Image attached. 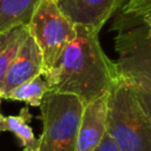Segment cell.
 <instances>
[{"instance_id":"cell-17","label":"cell","mask_w":151,"mask_h":151,"mask_svg":"<svg viewBox=\"0 0 151 151\" xmlns=\"http://www.w3.org/2000/svg\"><path fill=\"white\" fill-rule=\"evenodd\" d=\"M1 99H2V96H1V92H0V104H1Z\"/></svg>"},{"instance_id":"cell-5","label":"cell","mask_w":151,"mask_h":151,"mask_svg":"<svg viewBox=\"0 0 151 151\" xmlns=\"http://www.w3.org/2000/svg\"><path fill=\"white\" fill-rule=\"evenodd\" d=\"M44 63L42 73L51 70L76 35V25L65 15L57 0H40L27 25Z\"/></svg>"},{"instance_id":"cell-12","label":"cell","mask_w":151,"mask_h":151,"mask_svg":"<svg viewBox=\"0 0 151 151\" xmlns=\"http://www.w3.org/2000/svg\"><path fill=\"white\" fill-rule=\"evenodd\" d=\"M48 84L42 74L34 77L33 79L13 88L5 99L25 101L31 106H40L41 100L46 92H48Z\"/></svg>"},{"instance_id":"cell-2","label":"cell","mask_w":151,"mask_h":151,"mask_svg":"<svg viewBox=\"0 0 151 151\" xmlns=\"http://www.w3.org/2000/svg\"><path fill=\"white\" fill-rule=\"evenodd\" d=\"M106 132L119 151H151V122L133 87L119 77L107 92Z\"/></svg>"},{"instance_id":"cell-4","label":"cell","mask_w":151,"mask_h":151,"mask_svg":"<svg viewBox=\"0 0 151 151\" xmlns=\"http://www.w3.org/2000/svg\"><path fill=\"white\" fill-rule=\"evenodd\" d=\"M39 107L42 131L38 151H77L83 100L74 94L48 91Z\"/></svg>"},{"instance_id":"cell-10","label":"cell","mask_w":151,"mask_h":151,"mask_svg":"<svg viewBox=\"0 0 151 151\" xmlns=\"http://www.w3.org/2000/svg\"><path fill=\"white\" fill-rule=\"evenodd\" d=\"M32 114L28 107H22L18 116H2L0 113V133L12 132L21 143L22 151L38 150V139L35 138L29 122Z\"/></svg>"},{"instance_id":"cell-14","label":"cell","mask_w":151,"mask_h":151,"mask_svg":"<svg viewBox=\"0 0 151 151\" xmlns=\"http://www.w3.org/2000/svg\"><path fill=\"white\" fill-rule=\"evenodd\" d=\"M134 93L136 97L140 104V106L143 107V110L145 111V113L147 114L150 122H151V92L144 91V90H139V88H134Z\"/></svg>"},{"instance_id":"cell-15","label":"cell","mask_w":151,"mask_h":151,"mask_svg":"<svg viewBox=\"0 0 151 151\" xmlns=\"http://www.w3.org/2000/svg\"><path fill=\"white\" fill-rule=\"evenodd\" d=\"M93 151H119V149L116 145V143L112 140V138L106 132V134L104 136V138L101 139L99 145Z\"/></svg>"},{"instance_id":"cell-11","label":"cell","mask_w":151,"mask_h":151,"mask_svg":"<svg viewBox=\"0 0 151 151\" xmlns=\"http://www.w3.org/2000/svg\"><path fill=\"white\" fill-rule=\"evenodd\" d=\"M27 34V26H18L0 33V91L6 73Z\"/></svg>"},{"instance_id":"cell-13","label":"cell","mask_w":151,"mask_h":151,"mask_svg":"<svg viewBox=\"0 0 151 151\" xmlns=\"http://www.w3.org/2000/svg\"><path fill=\"white\" fill-rule=\"evenodd\" d=\"M150 14L151 0H126L118 17L125 20H140Z\"/></svg>"},{"instance_id":"cell-1","label":"cell","mask_w":151,"mask_h":151,"mask_svg":"<svg viewBox=\"0 0 151 151\" xmlns=\"http://www.w3.org/2000/svg\"><path fill=\"white\" fill-rule=\"evenodd\" d=\"M98 34L76 25V35L55 65L41 73L50 91L74 94L84 105L107 94L117 74L114 63L104 53Z\"/></svg>"},{"instance_id":"cell-9","label":"cell","mask_w":151,"mask_h":151,"mask_svg":"<svg viewBox=\"0 0 151 151\" xmlns=\"http://www.w3.org/2000/svg\"><path fill=\"white\" fill-rule=\"evenodd\" d=\"M40 0H0V33L27 26Z\"/></svg>"},{"instance_id":"cell-18","label":"cell","mask_w":151,"mask_h":151,"mask_svg":"<svg viewBox=\"0 0 151 151\" xmlns=\"http://www.w3.org/2000/svg\"><path fill=\"white\" fill-rule=\"evenodd\" d=\"M32 151H38V150H32Z\"/></svg>"},{"instance_id":"cell-8","label":"cell","mask_w":151,"mask_h":151,"mask_svg":"<svg viewBox=\"0 0 151 151\" xmlns=\"http://www.w3.org/2000/svg\"><path fill=\"white\" fill-rule=\"evenodd\" d=\"M107 94L84 105L78 131L77 151H93L106 134Z\"/></svg>"},{"instance_id":"cell-3","label":"cell","mask_w":151,"mask_h":151,"mask_svg":"<svg viewBox=\"0 0 151 151\" xmlns=\"http://www.w3.org/2000/svg\"><path fill=\"white\" fill-rule=\"evenodd\" d=\"M116 74L134 88L151 92V33L142 20L114 21Z\"/></svg>"},{"instance_id":"cell-6","label":"cell","mask_w":151,"mask_h":151,"mask_svg":"<svg viewBox=\"0 0 151 151\" xmlns=\"http://www.w3.org/2000/svg\"><path fill=\"white\" fill-rule=\"evenodd\" d=\"M65 15L74 24L97 33L126 0H57Z\"/></svg>"},{"instance_id":"cell-16","label":"cell","mask_w":151,"mask_h":151,"mask_svg":"<svg viewBox=\"0 0 151 151\" xmlns=\"http://www.w3.org/2000/svg\"><path fill=\"white\" fill-rule=\"evenodd\" d=\"M140 20L145 24V26L147 27L149 32L151 33V14H150V15H147V17H145V18H143V19H140Z\"/></svg>"},{"instance_id":"cell-7","label":"cell","mask_w":151,"mask_h":151,"mask_svg":"<svg viewBox=\"0 0 151 151\" xmlns=\"http://www.w3.org/2000/svg\"><path fill=\"white\" fill-rule=\"evenodd\" d=\"M42 70L44 63L41 52L34 39L27 34L6 73L0 91L2 98H6L7 94L17 86L41 74Z\"/></svg>"}]
</instances>
